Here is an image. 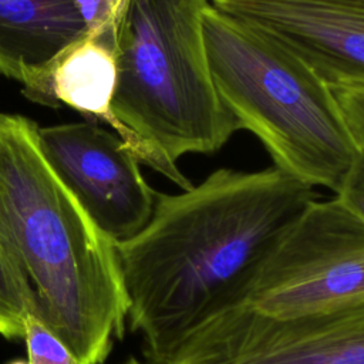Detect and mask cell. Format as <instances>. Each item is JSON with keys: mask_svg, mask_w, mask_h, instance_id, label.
Segmentation results:
<instances>
[{"mask_svg": "<svg viewBox=\"0 0 364 364\" xmlns=\"http://www.w3.org/2000/svg\"><path fill=\"white\" fill-rule=\"evenodd\" d=\"M23 340L27 347L28 364H78L70 348L41 320L37 311L26 316Z\"/></svg>", "mask_w": 364, "mask_h": 364, "instance_id": "cell-12", "label": "cell"}, {"mask_svg": "<svg viewBox=\"0 0 364 364\" xmlns=\"http://www.w3.org/2000/svg\"><path fill=\"white\" fill-rule=\"evenodd\" d=\"M358 146L364 145V88L333 90Z\"/></svg>", "mask_w": 364, "mask_h": 364, "instance_id": "cell-15", "label": "cell"}, {"mask_svg": "<svg viewBox=\"0 0 364 364\" xmlns=\"http://www.w3.org/2000/svg\"><path fill=\"white\" fill-rule=\"evenodd\" d=\"M200 24L213 85L240 129L260 139L273 166L337 192L358 145L334 91L287 48L212 4Z\"/></svg>", "mask_w": 364, "mask_h": 364, "instance_id": "cell-4", "label": "cell"}, {"mask_svg": "<svg viewBox=\"0 0 364 364\" xmlns=\"http://www.w3.org/2000/svg\"><path fill=\"white\" fill-rule=\"evenodd\" d=\"M336 196L364 222V145L358 146L355 159Z\"/></svg>", "mask_w": 364, "mask_h": 364, "instance_id": "cell-14", "label": "cell"}, {"mask_svg": "<svg viewBox=\"0 0 364 364\" xmlns=\"http://www.w3.org/2000/svg\"><path fill=\"white\" fill-rule=\"evenodd\" d=\"M164 364H364V297L293 316L235 304L196 327Z\"/></svg>", "mask_w": 364, "mask_h": 364, "instance_id": "cell-6", "label": "cell"}, {"mask_svg": "<svg viewBox=\"0 0 364 364\" xmlns=\"http://www.w3.org/2000/svg\"><path fill=\"white\" fill-rule=\"evenodd\" d=\"M85 33L115 51V37L127 0H74Z\"/></svg>", "mask_w": 364, "mask_h": 364, "instance_id": "cell-13", "label": "cell"}, {"mask_svg": "<svg viewBox=\"0 0 364 364\" xmlns=\"http://www.w3.org/2000/svg\"><path fill=\"white\" fill-rule=\"evenodd\" d=\"M317 199L270 166L219 168L176 195L158 193L149 222L115 243L131 330L149 364H164L202 323L240 301L286 229Z\"/></svg>", "mask_w": 364, "mask_h": 364, "instance_id": "cell-1", "label": "cell"}, {"mask_svg": "<svg viewBox=\"0 0 364 364\" xmlns=\"http://www.w3.org/2000/svg\"><path fill=\"white\" fill-rule=\"evenodd\" d=\"M37 131L0 112V245L78 364H102L128 321L115 243L53 171Z\"/></svg>", "mask_w": 364, "mask_h": 364, "instance_id": "cell-2", "label": "cell"}, {"mask_svg": "<svg viewBox=\"0 0 364 364\" xmlns=\"http://www.w3.org/2000/svg\"><path fill=\"white\" fill-rule=\"evenodd\" d=\"M7 364H28V361L27 360L26 361L24 360H13V361H9Z\"/></svg>", "mask_w": 364, "mask_h": 364, "instance_id": "cell-17", "label": "cell"}, {"mask_svg": "<svg viewBox=\"0 0 364 364\" xmlns=\"http://www.w3.org/2000/svg\"><path fill=\"white\" fill-rule=\"evenodd\" d=\"M121 364H142L141 361H138L135 357H128L125 361H122Z\"/></svg>", "mask_w": 364, "mask_h": 364, "instance_id": "cell-16", "label": "cell"}, {"mask_svg": "<svg viewBox=\"0 0 364 364\" xmlns=\"http://www.w3.org/2000/svg\"><path fill=\"white\" fill-rule=\"evenodd\" d=\"M36 310L34 291L0 245V336L18 340L24 334V318Z\"/></svg>", "mask_w": 364, "mask_h": 364, "instance_id": "cell-11", "label": "cell"}, {"mask_svg": "<svg viewBox=\"0 0 364 364\" xmlns=\"http://www.w3.org/2000/svg\"><path fill=\"white\" fill-rule=\"evenodd\" d=\"M209 0H127L115 37L112 112L132 154L182 191L178 161L213 154L240 127L208 67L200 14Z\"/></svg>", "mask_w": 364, "mask_h": 364, "instance_id": "cell-3", "label": "cell"}, {"mask_svg": "<svg viewBox=\"0 0 364 364\" xmlns=\"http://www.w3.org/2000/svg\"><path fill=\"white\" fill-rule=\"evenodd\" d=\"M21 85L30 101L51 108L65 104L91 122L107 124L119 136L121 127L112 112L115 51L101 40L84 33L48 63L28 70Z\"/></svg>", "mask_w": 364, "mask_h": 364, "instance_id": "cell-9", "label": "cell"}, {"mask_svg": "<svg viewBox=\"0 0 364 364\" xmlns=\"http://www.w3.org/2000/svg\"><path fill=\"white\" fill-rule=\"evenodd\" d=\"M37 134L53 171L114 243L131 239L149 222L158 192L114 131L85 121L38 127Z\"/></svg>", "mask_w": 364, "mask_h": 364, "instance_id": "cell-7", "label": "cell"}, {"mask_svg": "<svg viewBox=\"0 0 364 364\" xmlns=\"http://www.w3.org/2000/svg\"><path fill=\"white\" fill-rule=\"evenodd\" d=\"M304 61L331 90L364 88V0H209Z\"/></svg>", "mask_w": 364, "mask_h": 364, "instance_id": "cell-8", "label": "cell"}, {"mask_svg": "<svg viewBox=\"0 0 364 364\" xmlns=\"http://www.w3.org/2000/svg\"><path fill=\"white\" fill-rule=\"evenodd\" d=\"M84 33L74 0H0V74L21 84Z\"/></svg>", "mask_w": 364, "mask_h": 364, "instance_id": "cell-10", "label": "cell"}, {"mask_svg": "<svg viewBox=\"0 0 364 364\" xmlns=\"http://www.w3.org/2000/svg\"><path fill=\"white\" fill-rule=\"evenodd\" d=\"M364 297V222L337 196L314 199L264 256L237 304L293 316Z\"/></svg>", "mask_w": 364, "mask_h": 364, "instance_id": "cell-5", "label": "cell"}]
</instances>
